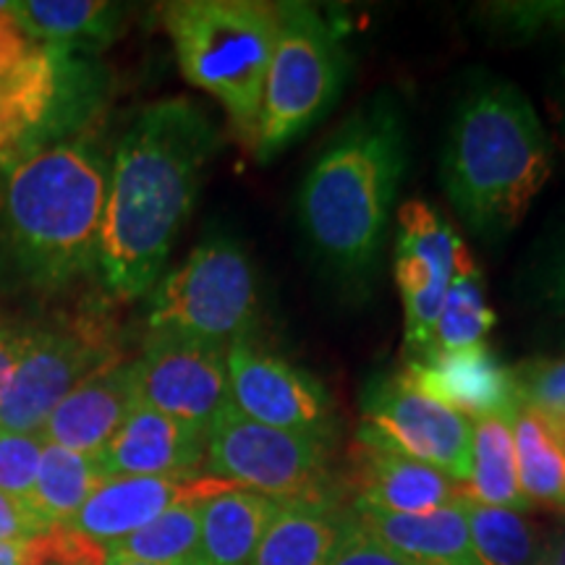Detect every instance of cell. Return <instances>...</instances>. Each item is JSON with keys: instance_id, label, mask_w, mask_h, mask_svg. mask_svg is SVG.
Masks as SVG:
<instances>
[{"instance_id": "d590c367", "label": "cell", "mask_w": 565, "mask_h": 565, "mask_svg": "<svg viewBox=\"0 0 565 565\" xmlns=\"http://www.w3.org/2000/svg\"><path fill=\"white\" fill-rule=\"evenodd\" d=\"M21 345H24V333H17V330H11L9 324H3V320H0V387L11 377Z\"/></svg>"}, {"instance_id": "f35d334b", "label": "cell", "mask_w": 565, "mask_h": 565, "mask_svg": "<svg viewBox=\"0 0 565 565\" xmlns=\"http://www.w3.org/2000/svg\"><path fill=\"white\" fill-rule=\"evenodd\" d=\"M542 565H565V532L561 534V540H557L555 545L547 550V555H545V561H542Z\"/></svg>"}, {"instance_id": "603a6c76", "label": "cell", "mask_w": 565, "mask_h": 565, "mask_svg": "<svg viewBox=\"0 0 565 565\" xmlns=\"http://www.w3.org/2000/svg\"><path fill=\"white\" fill-rule=\"evenodd\" d=\"M9 9L30 38L68 53L108 45L124 21L121 6L103 0H24Z\"/></svg>"}, {"instance_id": "cb8c5ba5", "label": "cell", "mask_w": 565, "mask_h": 565, "mask_svg": "<svg viewBox=\"0 0 565 565\" xmlns=\"http://www.w3.org/2000/svg\"><path fill=\"white\" fill-rule=\"evenodd\" d=\"M463 498L490 508L529 511V500L519 484L515 463L513 419H479L475 422V450H471V475L461 484Z\"/></svg>"}, {"instance_id": "7c38bea8", "label": "cell", "mask_w": 565, "mask_h": 565, "mask_svg": "<svg viewBox=\"0 0 565 565\" xmlns=\"http://www.w3.org/2000/svg\"><path fill=\"white\" fill-rule=\"evenodd\" d=\"M466 249L454 225L427 202L412 200L398 210L393 273L404 301L408 362L433 349L435 322Z\"/></svg>"}, {"instance_id": "e575fe53", "label": "cell", "mask_w": 565, "mask_h": 565, "mask_svg": "<svg viewBox=\"0 0 565 565\" xmlns=\"http://www.w3.org/2000/svg\"><path fill=\"white\" fill-rule=\"evenodd\" d=\"M45 532L47 526L38 519L30 503L0 490V542H30Z\"/></svg>"}, {"instance_id": "836d02e7", "label": "cell", "mask_w": 565, "mask_h": 565, "mask_svg": "<svg viewBox=\"0 0 565 565\" xmlns=\"http://www.w3.org/2000/svg\"><path fill=\"white\" fill-rule=\"evenodd\" d=\"M330 565H412V563L401 561L398 555H393L391 550L380 545L377 540H372V536L366 534L351 515L349 532H345L343 542L338 545L333 563Z\"/></svg>"}, {"instance_id": "d4e9b609", "label": "cell", "mask_w": 565, "mask_h": 565, "mask_svg": "<svg viewBox=\"0 0 565 565\" xmlns=\"http://www.w3.org/2000/svg\"><path fill=\"white\" fill-rule=\"evenodd\" d=\"M103 479L105 475L97 458L45 443L26 503L47 529L68 526Z\"/></svg>"}, {"instance_id": "83f0119b", "label": "cell", "mask_w": 565, "mask_h": 565, "mask_svg": "<svg viewBox=\"0 0 565 565\" xmlns=\"http://www.w3.org/2000/svg\"><path fill=\"white\" fill-rule=\"evenodd\" d=\"M519 484L529 505L565 508V448L540 416L521 406L513 416Z\"/></svg>"}, {"instance_id": "44dd1931", "label": "cell", "mask_w": 565, "mask_h": 565, "mask_svg": "<svg viewBox=\"0 0 565 565\" xmlns=\"http://www.w3.org/2000/svg\"><path fill=\"white\" fill-rule=\"evenodd\" d=\"M278 505V500L236 484L202 500L194 565H252Z\"/></svg>"}, {"instance_id": "277c9868", "label": "cell", "mask_w": 565, "mask_h": 565, "mask_svg": "<svg viewBox=\"0 0 565 565\" xmlns=\"http://www.w3.org/2000/svg\"><path fill=\"white\" fill-rule=\"evenodd\" d=\"M553 175V141L511 82L487 79L456 105L443 152V189L458 217L487 238L519 228Z\"/></svg>"}, {"instance_id": "ffe728a7", "label": "cell", "mask_w": 565, "mask_h": 565, "mask_svg": "<svg viewBox=\"0 0 565 565\" xmlns=\"http://www.w3.org/2000/svg\"><path fill=\"white\" fill-rule=\"evenodd\" d=\"M351 515L372 540L412 565H479L471 547L463 494L456 503L427 513L351 511Z\"/></svg>"}, {"instance_id": "8992f818", "label": "cell", "mask_w": 565, "mask_h": 565, "mask_svg": "<svg viewBox=\"0 0 565 565\" xmlns=\"http://www.w3.org/2000/svg\"><path fill=\"white\" fill-rule=\"evenodd\" d=\"M100 97V76L68 51L42 45L0 3V166L42 147V134L84 118Z\"/></svg>"}, {"instance_id": "7a4b0ae2", "label": "cell", "mask_w": 565, "mask_h": 565, "mask_svg": "<svg viewBox=\"0 0 565 565\" xmlns=\"http://www.w3.org/2000/svg\"><path fill=\"white\" fill-rule=\"evenodd\" d=\"M406 166V116L387 92L353 113L317 154L299 189V225L333 278L370 280Z\"/></svg>"}, {"instance_id": "d6a6232c", "label": "cell", "mask_w": 565, "mask_h": 565, "mask_svg": "<svg viewBox=\"0 0 565 565\" xmlns=\"http://www.w3.org/2000/svg\"><path fill=\"white\" fill-rule=\"evenodd\" d=\"M487 17L505 34H565V3H492L487 6Z\"/></svg>"}, {"instance_id": "52a82bcc", "label": "cell", "mask_w": 565, "mask_h": 565, "mask_svg": "<svg viewBox=\"0 0 565 565\" xmlns=\"http://www.w3.org/2000/svg\"><path fill=\"white\" fill-rule=\"evenodd\" d=\"M280 30L267 71L254 158L270 162L333 108L343 51L333 26L307 3H278Z\"/></svg>"}, {"instance_id": "f1b7e54d", "label": "cell", "mask_w": 565, "mask_h": 565, "mask_svg": "<svg viewBox=\"0 0 565 565\" xmlns=\"http://www.w3.org/2000/svg\"><path fill=\"white\" fill-rule=\"evenodd\" d=\"M200 519L202 500L168 508L139 532L110 545L108 557L154 565H194L200 550Z\"/></svg>"}, {"instance_id": "6da1fadb", "label": "cell", "mask_w": 565, "mask_h": 565, "mask_svg": "<svg viewBox=\"0 0 565 565\" xmlns=\"http://www.w3.org/2000/svg\"><path fill=\"white\" fill-rule=\"evenodd\" d=\"M217 150V126L183 97L152 103L134 118L113 152L97 252V273L113 296L139 299L158 286Z\"/></svg>"}, {"instance_id": "9c48e42d", "label": "cell", "mask_w": 565, "mask_h": 565, "mask_svg": "<svg viewBox=\"0 0 565 565\" xmlns=\"http://www.w3.org/2000/svg\"><path fill=\"white\" fill-rule=\"evenodd\" d=\"M204 466L210 477L278 503H333L330 440L267 427L233 406L210 427Z\"/></svg>"}, {"instance_id": "4dcf8cb0", "label": "cell", "mask_w": 565, "mask_h": 565, "mask_svg": "<svg viewBox=\"0 0 565 565\" xmlns=\"http://www.w3.org/2000/svg\"><path fill=\"white\" fill-rule=\"evenodd\" d=\"M529 291L542 320L565 341V225L536 254L529 273Z\"/></svg>"}, {"instance_id": "e0dca14e", "label": "cell", "mask_w": 565, "mask_h": 565, "mask_svg": "<svg viewBox=\"0 0 565 565\" xmlns=\"http://www.w3.org/2000/svg\"><path fill=\"white\" fill-rule=\"evenodd\" d=\"M207 435L137 401L97 456L108 477H189L204 463Z\"/></svg>"}, {"instance_id": "3957f363", "label": "cell", "mask_w": 565, "mask_h": 565, "mask_svg": "<svg viewBox=\"0 0 565 565\" xmlns=\"http://www.w3.org/2000/svg\"><path fill=\"white\" fill-rule=\"evenodd\" d=\"M108 171L87 139L53 141L9 166L0 242L26 282L53 291L97 270Z\"/></svg>"}, {"instance_id": "7402d4cb", "label": "cell", "mask_w": 565, "mask_h": 565, "mask_svg": "<svg viewBox=\"0 0 565 565\" xmlns=\"http://www.w3.org/2000/svg\"><path fill=\"white\" fill-rule=\"evenodd\" d=\"M351 526V513L333 503H280L252 565H330Z\"/></svg>"}, {"instance_id": "ab89813d", "label": "cell", "mask_w": 565, "mask_h": 565, "mask_svg": "<svg viewBox=\"0 0 565 565\" xmlns=\"http://www.w3.org/2000/svg\"><path fill=\"white\" fill-rule=\"evenodd\" d=\"M108 565H154V563H139V561H126V557H108Z\"/></svg>"}, {"instance_id": "ba28073f", "label": "cell", "mask_w": 565, "mask_h": 565, "mask_svg": "<svg viewBox=\"0 0 565 565\" xmlns=\"http://www.w3.org/2000/svg\"><path fill=\"white\" fill-rule=\"evenodd\" d=\"M259 317L257 275L228 238L196 246L186 263L162 275L150 299V335H181L228 349L252 341Z\"/></svg>"}, {"instance_id": "484cf974", "label": "cell", "mask_w": 565, "mask_h": 565, "mask_svg": "<svg viewBox=\"0 0 565 565\" xmlns=\"http://www.w3.org/2000/svg\"><path fill=\"white\" fill-rule=\"evenodd\" d=\"M492 328L494 315L484 296L482 270H479L471 249H466L463 257L458 259L454 282H450L448 294H445L440 317L435 322L433 349H429L427 356L471 349V345L484 343Z\"/></svg>"}, {"instance_id": "5b68a950", "label": "cell", "mask_w": 565, "mask_h": 565, "mask_svg": "<svg viewBox=\"0 0 565 565\" xmlns=\"http://www.w3.org/2000/svg\"><path fill=\"white\" fill-rule=\"evenodd\" d=\"M183 79L210 92L254 150L265 82L280 30L278 3L175 0L160 9Z\"/></svg>"}, {"instance_id": "1f68e13d", "label": "cell", "mask_w": 565, "mask_h": 565, "mask_svg": "<svg viewBox=\"0 0 565 565\" xmlns=\"http://www.w3.org/2000/svg\"><path fill=\"white\" fill-rule=\"evenodd\" d=\"M42 448H45L42 435L0 427V490L26 503L40 469Z\"/></svg>"}, {"instance_id": "30bf717a", "label": "cell", "mask_w": 565, "mask_h": 565, "mask_svg": "<svg viewBox=\"0 0 565 565\" xmlns=\"http://www.w3.org/2000/svg\"><path fill=\"white\" fill-rule=\"evenodd\" d=\"M124 362L110 330L76 320L26 330L11 377L0 387V427L40 435L71 391L105 366Z\"/></svg>"}, {"instance_id": "ac0fdd59", "label": "cell", "mask_w": 565, "mask_h": 565, "mask_svg": "<svg viewBox=\"0 0 565 565\" xmlns=\"http://www.w3.org/2000/svg\"><path fill=\"white\" fill-rule=\"evenodd\" d=\"M134 362H118L92 374L55 406L42 427V440L97 458L137 404Z\"/></svg>"}, {"instance_id": "9a60e30c", "label": "cell", "mask_w": 565, "mask_h": 565, "mask_svg": "<svg viewBox=\"0 0 565 565\" xmlns=\"http://www.w3.org/2000/svg\"><path fill=\"white\" fill-rule=\"evenodd\" d=\"M228 482L215 477H108L89 494L87 503L71 519V532L87 536L97 545L110 547L141 526L158 519L162 511L207 500Z\"/></svg>"}, {"instance_id": "d6986e66", "label": "cell", "mask_w": 565, "mask_h": 565, "mask_svg": "<svg viewBox=\"0 0 565 565\" xmlns=\"http://www.w3.org/2000/svg\"><path fill=\"white\" fill-rule=\"evenodd\" d=\"M353 508L393 515L427 513L461 498V484L433 466L356 443L353 448Z\"/></svg>"}, {"instance_id": "4316f807", "label": "cell", "mask_w": 565, "mask_h": 565, "mask_svg": "<svg viewBox=\"0 0 565 565\" xmlns=\"http://www.w3.org/2000/svg\"><path fill=\"white\" fill-rule=\"evenodd\" d=\"M466 515L479 565H542L545 561L550 550L545 536L524 511L466 500Z\"/></svg>"}, {"instance_id": "f546056e", "label": "cell", "mask_w": 565, "mask_h": 565, "mask_svg": "<svg viewBox=\"0 0 565 565\" xmlns=\"http://www.w3.org/2000/svg\"><path fill=\"white\" fill-rule=\"evenodd\" d=\"M521 406L540 416L565 448V353L515 366Z\"/></svg>"}, {"instance_id": "8d00e7d4", "label": "cell", "mask_w": 565, "mask_h": 565, "mask_svg": "<svg viewBox=\"0 0 565 565\" xmlns=\"http://www.w3.org/2000/svg\"><path fill=\"white\" fill-rule=\"evenodd\" d=\"M550 108H553V124H555V137L557 147H561L563 160H565V58L557 68L553 89H550Z\"/></svg>"}, {"instance_id": "8fae6325", "label": "cell", "mask_w": 565, "mask_h": 565, "mask_svg": "<svg viewBox=\"0 0 565 565\" xmlns=\"http://www.w3.org/2000/svg\"><path fill=\"white\" fill-rule=\"evenodd\" d=\"M356 443L433 466L458 484L471 475L475 422L424 395L404 372L370 383Z\"/></svg>"}, {"instance_id": "5bb4252c", "label": "cell", "mask_w": 565, "mask_h": 565, "mask_svg": "<svg viewBox=\"0 0 565 565\" xmlns=\"http://www.w3.org/2000/svg\"><path fill=\"white\" fill-rule=\"evenodd\" d=\"M225 359L231 406L246 419L322 440L335 435V404L315 374L257 349L252 341L228 345Z\"/></svg>"}, {"instance_id": "74e56055", "label": "cell", "mask_w": 565, "mask_h": 565, "mask_svg": "<svg viewBox=\"0 0 565 565\" xmlns=\"http://www.w3.org/2000/svg\"><path fill=\"white\" fill-rule=\"evenodd\" d=\"M0 565H30V542H0Z\"/></svg>"}, {"instance_id": "4fadbf2b", "label": "cell", "mask_w": 565, "mask_h": 565, "mask_svg": "<svg viewBox=\"0 0 565 565\" xmlns=\"http://www.w3.org/2000/svg\"><path fill=\"white\" fill-rule=\"evenodd\" d=\"M228 349L181 335H150L134 359L141 404L207 435L231 406Z\"/></svg>"}, {"instance_id": "2e32d148", "label": "cell", "mask_w": 565, "mask_h": 565, "mask_svg": "<svg viewBox=\"0 0 565 565\" xmlns=\"http://www.w3.org/2000/svg\"><path fill=\"white\" fill-rule=\"evenodd\" d=\"M404 374L424 395L471 422L513 419L521 408L515 370L500 362L487 343L408 362Z\"/></svg>"}]
</instances>
